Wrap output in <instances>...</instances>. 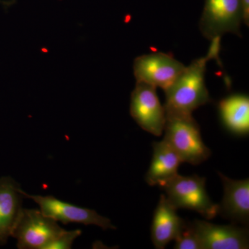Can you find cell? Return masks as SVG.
<instances>
[{
	"mask_svg": "<svg viewBox=\"0 0 249 249\" xmlns=\"http://www.w3.org/2000/svg\"><path fill=\"white\" fill-rule=\"evenodd\" d=\"M164 139L178 153L182 163L199 165L209 158L211 150L205 145L199 124L193 116L166 117Z\"/></svg>",
	"mask_w": 249,
	"mask_h": 249,
	"instance_id": "2",
	"label": "cell"
},
{
	"mask_svg": "<svg viewBox=\"0 0 249 249\" xmlns=\"http://www.w3.org/2000/svg\"><path fill=\"white\" fill-rule=\"evenodd\" d=\"M219 116L226 128L239 136L249 132V98L247 95L232 94L218 105Z\"/></svg>",
	"mask_w": 249,
	"mask_h": 249,
	"instance_id": "14",
	"label": "cell"
},
{
	"mask_svg": "<svg viewBox=\"0 0 249 249\" xmlns=\"http://www.w3.org/2000/svg\"><path fill=\"white\" fill-rule=\"evenodd\" d=\"M242 22L240 0H206L199 28L211 41L226 34L241 36Z\"/></svg>",
	"mask_w": 249,
	"mask_h": 249,
	"instance_id": "5",
	"label": "cell"
},
{
	"mask_svg": "<svg viewBox=\"0 0 249 249\" xmlns=\"http://www.w3.org/2000/svg\"><path fill=\"white\" fill-rule=\"evenodd\" d=\"M175 240V249H202L191 222H185Z\"/></svg>",
	"mask_w": 249,
	"mask_h": 249,
	"instance_id": "15",
	"label": "cell"
},
{
	"mask_svg": "<svg viewBox=\"0 0 249 249\" xmlns=\"http://www.w3.org/2000/svg\"><path fill=\"white\" fill-rule=\"evenodd\" d=\"M218 175L224 187V196L219 204V214L244 225L249 221V179L234 180L221 173Z\"/></svg>",
	"mask_w": 249,
	"mask_h": 249,
	"instance_id": "11",
	"label": "cell"
},
{
	"mask_svg": "<svg viewBox=\"0 0 249 249\" xmlns=\"http://www.w3.org/2000/svg\"><path fill=\"white\" fill-rule=\"evenodd\" d=\"M157 88L137 82L131 95L130 114L141 127L156 137L164 131L166 113L157 96Z\"/></svg>",
	"mask_w": 249,
	"mask_h": 249,
	"instance_id": "6",
	"label": "cell"
},
{
	"mask_svg": "<svg viewBox=\"0 0 249 249\" xmlns=\"http://www.w3.org/2000/svg\"><path fill=\"white\" fill-rule=\"evenodd\" d=\"M177 209L164 195L154 213L151 227L152 242L156 249H163L175 240L186 221L177 213Z\"/></svg>",
	"mask_w": 249,
	"mask_h": 249,
	"instance_id": "12",
	"label": "cell"
},
{
	"mask_svg": "<svg viewBox=\"0 0 249 249\" xmlns=\"http://www.w3.org/2000/svg\"><path fill=\"white\" fill-rule=\"evenodd\" d=\"M171 204L178 209L196 211L206 219L219 214V204L211 200L206 190V178L178 175L160 187Z\"/></svg>",
	"mask_w": 249,
	"mask_h": 249,
	"instance_id": "3",
	"label": "cell"
},
{
	"mask_svg": "<svg viewBox=\"0 0 249 249\" xmlns=\"http://www.w3.org/2000/svg\"><path fill=\"white\" fill-rule=\"evenodd\" d=\"M24 197L33 199L40 207V211L47 217L63 223H79L85 225H95L103 230L116 229L110 219L100 215L93 210L85 209L65 202L53 196H30L25 192Z\"/></svg>",
	"mask_w": 249,
	"mask_h": 249,
	"instance_id": "7",
	"label": "cell"
},
{
	"mask_svg": "<svg viewBox=\"0 0 249 249\" xmlns=\"http://www.w3.org/2000/svg\"><path fill=\"white\" fill-rule=\"evenodd\" d=\"M24 192L10 177L0 178V245L7 242L22 211Z\"/></svg>",
	"mask_w": 249,
	"mask_h": 249,
	"instance_id": "10",
	"label": "cell"
},
{
	"mask_svg": "<svg viewBox=\"0 0 249 249\" xmlns=\"http://www.w3.org/2000/svg\"><path fill=\"white\" fill-rule=\"evenodd\" d=\"M220 42L221 37L211 40L206 56L196 59L185 67L175 81L164 90L166 117L192 115L196 109L211 101L205 83V73L207 62L219 56Z\"/></svg>",
	"mask_w": 249,
	"mask_h": 249,
	"instance_id": "1",
	"label": "cell"
},
{
	"mask_svg": "<svg viewBox=\"0 0 249 249\" xmlns=\"http://www.w3.org/2000/svg\"><path fill=\"white\" fill-rule=\"evenodd\" d=\"M81 235L79 229L67 231L65 230L61 235L58 236L55 240L47 247V249H70L77 237Z\"/></svg>",
	"mask_w": 249,
	"mask_h": 249,
	"instance_id": "16",
	"label": "cell"
},
{
	"mask_svg": "<svg viewBox=\"0 0 249 249\" xmlns=\"http://www.w3.org/2000/svg\"><path fill=\"white\" fill-rule=\"evenodd\" d=\"M202 249H247L249 234L247 228L234 224L218 225L204 220L191 222Z\"/></svg>",
	"mask_w": 249,
	"mask_h": 249,
	"instance_id": "9",
	"label": "cell"
},
{
	"mask_svg": "<svg viewBox=\"0 0 249 249\" xmlns=\"http://www.w3.org/2000/svg\"><path fill=\"white\" fill-rule=\"evenodd\" d=\"M152 147L153 154L145 181L150 186L162 187L178 175V168L182 161L164 139L154 142Z\"/></svg>",
	"mask_w": 249,
	"mask_h": 249,
	"instance_id": "13",
	"label": "cell"
},
{
	"mask_svg": "<svg viewBox=\"0 0 249 249\" xmlns=\"http://www.w3.org/2000/svg\"><path fill=\"white\" fill-rule=\"evenodd\" d=\"M242 7V18L246 25L249 24V0H240Z\"/></svg>",
	"mask_w": 249,
	"mask_h": 249,
	"instance_id": "17",
	"label": "cell"
},
{
	"mask_svg": "<svg viewBox=\"0 0 249 249\" xmlns=\"http://www.w3.org/2000/svg\"><path fill=\"white\" fill-rule=\"evenodd\" d=\"M184 68L183 64L170 54L157 52L136 58L134 74L137 82H142L165 90Z\"/></svg>",
	"mask_w": 249,
	"mask_h": 249,
	"instance_id": "8",
	"label": "cell"
},
{
	"mask_svg": "<svg viewBox=\"0 0 249 249\" xmlns=\"http://www.w3.org/2000/svg\"><path fill=\"white\" fill-rule=\"evenodd\" d=\"M57 221L36 209H23L12 237L19 249H47L65 231Z\"/></svg>",
	"mask_w": 249,
	"mask_h": 249,
	"instance_id": "4",
	"label": "cell"
}]
</instances>
